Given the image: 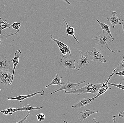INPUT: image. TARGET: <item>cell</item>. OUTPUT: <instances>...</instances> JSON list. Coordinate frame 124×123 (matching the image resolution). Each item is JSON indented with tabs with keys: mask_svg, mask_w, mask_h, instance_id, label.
Listing matches in <instances>:
<instances>
[{
	"mask_svg": "<svg viewBox=\"0 0 124 123\" xmlns=\"http://www.w3.org/2000/svg\"><path fill=\"white\" fill-rule=\"evenodd\" d=\"M1 84V82L0 81V84Z\"/></svg>",
	"mask_w": 124,
	"mask_h": 123,
	"instance_id": "35",
	"label": "cell"
},
{
	"mask_svg": "<svg viewBox=\"0 0 124 123\" xmlns=\"http://www.w3.org/2000/svg\"><path fill=\"white\" fill-rule=\"evenodd\" d=\"M110 39H111V38L109 35L107 33L105 34L104 31L103 30V33L101 35L95 38H93L92 39L98 41V43H95L94 45H98L100 46L101 49L102 47H106L109 51L114 53L116 54V52L111 50L108 47L109 43L112 42L113 41L112 40H110Z\"/></svg>",
	"mask_w": 124,
	"mask_h": 123,
	"instance_id": "2",
	"label": "cell"
},
{
	"mask_svg": "<svg viewBox=\"0 0 124 123\" xmlns=\"http://www.w3.org/2000/svg\"><path fill=\"white\" fill-rule=\"evenodd\" d=\"M36 116H37L38 120L39 122H41L42 121L44 120H45V115L42 113L38 114V115H36Z\"/></svg>",
	"mask_w": 124,
	"mask_h": 123,
	"instance_id": "27",
	"label": "cell"
},
{
	"mask_svg": "<svg viewBox=\"0 0 124 123\" xmlns=\"http://www.w3.org/2000/svg\"><path fill=\"white\" fill-rule=\"evenodd\" d=\"M21 54L22 52H21V50H16L15 53L14 57L11 60V61H12L13 65V71H12V79L13 80L14 79V75L15 68L17 65L18 64L19 57H20Z\"/></svg>",
	"mask_w": 124,
	"mask_h": 123,
	"instance_id": "11",
	"label": "cell"
},
{
	"mask_svg": "<svg viewBox=\"0 0 124 123\" xmlns=\"http://www.w3.org/2000/svg\"><path fill=\"white\" fill-rule=\"evenodd\" d=\"M91 53V56L93 59L92 61L101 62L102 63H107L101 50H99L94 47Z\"/></svg>",
	"mask_w": 124,
	"mask_h": 123,
	"instance_id": "7",
	"label": "cell"
},
{
	"mask_svg": "<svg viewBox=\"0 0 124 123\" xmlns=\"http://www.w3.org/2000/svg\"><path fill=\"white\" fill-rule=\"evenodd\" d=\"M78 52L79 55L77 63L79 65V68L77 69L78 72L81 67L88 65L92 59L90 52L87 51L84 52L81 50H79Z\"/></svg>",
	"mask_w": 124,
	"mask_h": 123,
	"instance_id": "3",
	"label": "cell"
},
{
	"mask_svg": "<svg viewBox=\"0 0 124 123\" xmlns=\"http://www.w3.org/2000/svg\"><path fill=\"white\" fill-rule=\"evenodd\" d=\"M17 108H9L6 109H4L3 110L0 111V114L3 113L4 111H6L8 113V115H12L13 113H15L17 111Z\"/></svg>",
	"mask_w": 124,
	"mask_h": 123,
	"instance_id": "24",
	"label": "cell"
},
{
	"mask_svg": "<svg viewBox=\"0 0 124 123\" xmlns=\"http://www.w3.org/2000/svg\"><path fill=\"white\" fill-rule=\"evenodd\" d=\"M43 106H41V107H32L29 104H27V105L23 106V107L17 108V109L18 111H25V112L27 111L28 112V111H31V110H40L41 109H43Z\"/></svg>",
	"mask_w": 124,
	"mask_h": 123,
	"instance_id": "21",
	"label": "cell"
},
{
	"mask_svg": "<svg viewBox=\"0 0 124 123\" xmlns=\"http://www.w3.org/2000/svg\"><path fill=\"white\" fill-rule=\"evenodd\" d=\"M50 35L51 36V37H50L51 39L54 41V42H55L57 44L58 47L60 48V49H61V48H62L63 47L67 45H66V44H64L61 41L55 39H54V38L52 36V35Z\"/></svg>",
	"mask_w": 124,
	"mask_h": 123,
	"instance_id": "23",
	"label": "cell"
},
{
	"mask_svg": "<svg viewBox=\"0 0 124 123\" xmlns=\"http://www.w3.org/2000/svg\"></svg>",
	"mask_w": 124,
	"mask_h": 123,
	"instance_id": "36",
	"label": "cell"
},
{
	"mask_svg": "<svg viewBox=\"0 0 124 123\" xmlns=\"http://www.w3.org/2000/svg\"><path fill=\"white\" fill-rule=\"evenodd\" d=\"M63 20L65 21L66 25V34L67 35L72 36L73 38L75 39L76 41L77 42V43H79V42L77 39L76 36L74 35V31L75 29L73 27V26H70L68 25L67 22L66 21L65 19V18H63Z\"/></svg>",
	"mask_w": 124,
	"mask_h": 123,
	"instance_id": "15",
	"label": "cell"
},
{
	"mask_svg": "<svg viewBox=\"0 0 124 123\" xmlns=\"http://www.w3.org/2000/svg\"><path fill=\"white\" fill-rule=\"evenodd\" d=\"M19 31V29L14 33H12L10 34V33L7 32L6 31L3 34H1L0 35V46L3 44L5 42L7 39L8 37L11 36L15 35H17Z\"/></svg>",
	"mask_w": 124,
	"mask_h": 123,
	"instance_id": "18",
	"label": "cell"
},
{
	"mask_svg": "<svg viewBox=\"0 0 124 123\" xmlns=\"http://www.w3.org/2000/svg\"><path fill=\"white\" fill-rule=\"evenodd\" d=\"M96 21L98 22V24L100 25V26L101 28V29H103V30L107 32V33L109 35V36H110V37L112 39V41H114V39L113 38V37L112 36L111 33L110 26L105 24V23L101 22L98 19H96Z\"/></svg>",
	"mask_w": 124,
	"mask_h": 123,
	"instance_id": "16",
	"label": "cell"
},
{
	"mask_svg": "<svg viewBox=\"0 0 124 123\" xmlns=\"http://www.w3.org/2000/svg\"><path fill=\"white\" fill-rule=\"evenodd\" d=\"M28 115H26L23 118V119H21V120H19V121H18V122H16V123H24L25 121L26 120H27V117L29 116V115H30V113H29V111H28Z\"/></svg>",
	"mask_w": 124,
	"mask_h": 123,
	"instance_id": "28",
	"label": "cell"
},
{
	"mask_svg": "<svg viewBox=\"0 0 124 123\" xmlns=\"http://www.w3.org/2000/svg\"><path fill=\"white\" fill-rule=\"evenodd\" d=\"M121 25H122V29H123V31H124V20H122V22H121Z\"/></svg>",
	"mask_w": 124,
	"mask_h": 123,
	"instance_id": "32",
	"label": "cell"
},
{
	"mask_svg": "<svg viewBox=\"0 0 124 123\" xmlns=\"http://www.w3.org/2000/svg\"><path fill=\"white\" fill-rule=\"evenodd\" d=\"M108 85H112V86H114V87H116L119 88L120 89H122V90H124V85H123L121 83L117 84H111V83H109V82H108Z\"/></svg>",
	"mask_w": 124,
	"mask_h": 123,
	"instance_id": "25",
	"label": "cell"
},
{
	"mask_svg": "<svg viewBox=\"0 0 124 123\" xmlns=\"http://www.w3.org/2000/svg\"><path fill=\"white\" fill-rule=\"evenodd\" d=\"M124 71H120L118 72H116L115 73V74L119 76H124Z\"/></svg>",
	"mask_w": 124,
	"mask_h": 123,
	"instance_id": "29",
	"label": "cell"
},
{
	"mask_svg": "<svg viewBox=\"0 0 124 123\" xmlns=\"http://www.w3.org/2000/svg\"><path fill=\"white\" fill-rule=\"evenodd\" d=\"M12 24H10L7 20L2 19L0 17V35H1V32L4 29L7 28H10Z\"/></svg>",
	"mask_w": 124,
	"mask_h": 123,
	"instance_id": "20",
	"label": "cell"
},
{
	"mask_svg": "<svg viewBox=\"0 0 124 123\" xmlns=\"http://www.w3.org/2000/svg\"><path fill=\"white\" fill-rule=\"evenodd\" d=\"M11 61L7 59L5 56H2L0 57V71H13V68L10 66Z\"/></svg>",
	"mask_w": 124,
	"mask_h": 123,
	"instance_id": "9",
	"label": "cell"
},
{
	"mask_svg": "<svg viewBox=\"0 0 124 123\" xmlns=\"http://www.w3.org/2000/svg\"><path fill=\"white\" fill-rule=\"evenodd\" d=\"M45 93V91L44 90H42L30 94L28 95H20L16 97H14V98H8L7 99L8 100H16L17 101H19L21 103L24 100L28 98H31V97H33L34 96L38 95V94H40L41 95H43Z\"/></svg>",
	"mask_w": 124,
	"mask_h": 123,
	"instance_id": "8",
	"label": "cell"
},
{
	"mask_svg": "<svg viewBox=\"0 0 124 123\" xmlns=\"http://www.w3.org/2000/svg\"><path fill=\"white\" fill-rule=\"evenodd\" d=\"M60 50L62 52V53L63 55H66L67 54V53L69 52L70 56H71V50L68 45L65 46L61 49H60Z\"/></svg>",
	"mask_w": 124,
	"mask_h": 123,
	"instance_id": "22",
	"label": "cell"
},
{
	"mask_svg": "<svg viewBox=\"0 0 124 123\" xmlns=\"http://www.w3.org/2000/svg\"><path fill=\"white\" fill-rule=\"evenodd\" d=\"M14 80L12 74L9 71H0V81L6 85H10Z\"/></svg>",
	"mask_w": 124,
	"mask_h": 123,
	"instance_id": "5",
	"label": "cell"
},
{
	"mask_svg": "<svg viewBox=\"0 0 124 123\" xmlns=\"http://www.w3.org/2000/svg\"><path fill=\"white\" fill-rule=\"evenodd\" d=\"M103 83L100 84H92L88 83L85 84L83 87L79 89H76L70 91H67L65 90L64 93L66 94H76L78 95L85 93H91L93 95V97L97 94L98 90L100 89Z\"/></svg>",
	"mask_w": 124,
	"mask_h": 123,
	"instance_id": "1",
	"label": "cell"
},
{
	"mask_svg": "<svg viewBox=\"0 0 124 123\" xmlns=\"http://www.w3.org/2000/svg\"><path fill=\"white\" fill-rule=\"evenodd\" d=\"M75 60L63 56L61 58V60L59 62V64L67 69L71 68L77 70L78 68L75 66Z\"/></svg>",
	"mask_w": 124,
	"mask_h": 123,
	"instance_id": "6",
	"label": "cell"
},
{
	"mask_svg": "<svg viewBox=\"0 0 124 123\" xmlns=\"http://www.w3.org/2000/svg\"><path fill=\"white\" fill-rule=\"evenodd\" d=\"M85 82V81H83L80 82L78 83H74L73 82H70L69 80L68 79V81L66 82H65L63 81H62L61 82V87L59 89L56 90L55 91L51 93V95H53L55 93L62 91V90H66V89H74L77 88L79 87V85L81 84H84Z\"/></svg>",
	"mask_w": 124,
	"mask_h": 123,
	"instance_id": "4",
	"label": "cell"
},
{
	"mask_svg": "<svg viewBox=\"0 0 124 123\" xmlns=\"http://www.w3.org/2000/svg\"><path fill=\"white\" fill-rule=\"evenodd\" d=\"M93 123H98V122H97V121H96V119H93Z\"/></svg>",
	"mask_w": 124,
	"mask_h": 123,
	"instance_id": "33",
	"label": "cell"
},
{
	"mask_svg": "<svg viewBox=\"0 0 124 123\" xmlns=\"http://www.w3.org/2000/svg\"><path fill=\"white\" fill-rule=\"evenodd\" d=\"M112 16L110 18H107V20L110 22L113 28H114L117 25H121L122 20L116 16L117 12L114 11L112 12Z\"/></svg>",
	"mask_w": 124,
	"mask_h": 123,
	"instance_id": "13",
	"label": "cell"
},
{
	"mask_svg": "<svg viewBox=\"0 0 124 123\" xmlns=\"http://www.w3.org/2000/svg\"><path fill=\"white\" fill-rule=\"evenodd\" d=\"M11 26L14 29L18 30L21 27V24L20 23L15 22L12 24Z\"/></svg>",
	"mask_w": 124,
	"mask_h": 123,
	"instance_id": "26",
	"label": "cell"
},
{
	"mask_svg": "<svg viewBox=\"0 0 124 123\" xmlns=\"http://www.w3.org/2000/svg\"><path fill=\"white\" fill-rule=\"evenodd\" d=\"M124 111H123L122 112H121L120 113L118 114V116L120 117H122V118L124 119Z\"/></svg>",
	"mask_w": 124,
	"mask_h": 123,
	"instance_id": "30",
	"label": "cell"
},
{
	"mask_svg": "<svg viewBox=\"0 0 124 123\" xmlns=\"http://www.w3.org/2000/svg\"><path fill=\"white\" fill-rule=\"evenodd\" d=\"M99 113L98 111H92L90 110H87L85 111L80 112L78 114V117L80 122L85 120L89 116L94 114Z\"/></svg>",
	"mask_w": 124,
	"mask_h": 123,
	"instance_id": "12",
	"label": "cell"
},
{
	"mask_svg": "<svg viewBox=\"0 0 124 123\" xmlns=\"http://www.w3.org/2000/svg\"><path fill=\"white\" fill-rule=\"evenodd\" d=\"M62 77H60L59 75L57 74L56 75L55 77L53 78L50 84L45 86V88H48V87L52 85H57L61 87L62 86L61 82H62Z\"/></svg>",
	"mask_w": 124,
	"mask_h": 123,
	"instance_id": "17",
	"label": "cell"
},
{
	"mask_svg": "<svg viewBox=\"0 0 124 123\" xmlns=\"http://www.w3.org/2000/svg\"><path fill=\"white\" fill-rule=\"evenodd\" d=\"M93 101V100L92 98H84L76 104L72 106L71 107L73 108H80L88 105L89 104L92 102Z\"/></svg>",
	"mask_w": 124,
	"mask_h": 123,
	"instance_id": "14",
	"label": "cell"
},
{
	"mask_svg": "<svg viewBox=\"0 0 124 123\" xmlns=\"http://www.w3.org/2000/svg\"><path fill=\"white\" fill-rule=\"evenodd\" d=\"M112 119L113 120V122L114 123H117L116 121V119H117V116H112Z\"/></svg>",
	"mask_w": 124,
	"mask_h": 123,
	"instance_id": "31",
	"label": "cell"
},
{
	"mask_svg": "<svg viewBox=\"0 0 124 123\" xmlns=\"http://www.w3.org/2000/svg\"><path fill=\"white\" fill-rule=\"evenodd\" d=\"M122 78L121 80H123V81H124V76H122Z\"/></svg>",
	"mask_w": 124,
	"mask_h": 123,
	"instance_id": "34",
	"label": "cell"
},
{
	"mask_svg": "<svg viewBox=\"0 0 124 123\" xmlns=\"http://www.w3.org/2000/svg\"><path fill=\"white\" fill-rule=\"evenodd\" d=\"M124 57L123 56L122 59L121 60L119 61L118 63V64L117 67L114 69L112 71V74L110 75L111 77L114 75L115 73L118 72L124 71Z\"/></svg>",
	"mask_w": 124,
	"mask_h": 123,
	"instance_id": "19",
	"label": "cell"
},
{
	"mask_svg": "<svg viewBox=\"0 0 124 123\" xmlns=\"http://www.w3.org/2000/svg\"><path fill=\"white\" fill-rule=\"evenodd\" d=\"M111 77L110 76H109L108 79L106 80L104 82H103L101 86L100 89L98 90V92L97 95L96 96L93 97V98H92V99L93 100H94V99H96L99 98L101 95H102L103 94L105 93L108 89H112V88L108 87V82L110 81V79Z\"/></svg>",
	"mask_w": 124,
	"mask_h": 123,
	"instance_id": "10",
	"label": "cell"
}]
</instances>
